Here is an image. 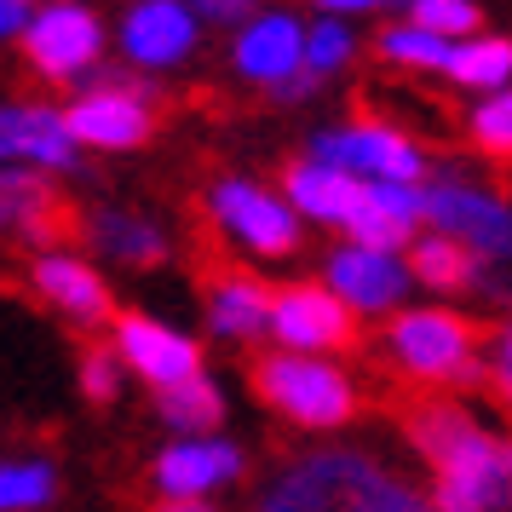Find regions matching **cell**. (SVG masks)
Returning <instances> with one entry per match:
<instances>
[{
	"mask_svg": "<svg viewBox=\"0 0 512 512\" xmlns=\"http://www.w3.org/2000/svg\"><path fill=\"white\" fill-rule=\"evenodd\" d=\"M259 512H426L409 484H397L386 466L351 449L305 455L265 489Z\"/></svg>",
	"mask_w": 512,
	"mask_h": 512,
	"instance_id": "cell-1",
	"label": "cell"
},
{
	"mask_svg": "<svg viewBox=\"0 0 512 512\" xmlns=\"http://www.w3.org/2000/svg\"><path fill=\"white\" fill-rule=\"evenodd\" d=\"M254 397L271 403L277 415H288L294 426H346L357 415V397H351L346 374L317 363V357H294V351H277V357H259L254 369Z\"/></svg>",
	"mask_w": 512,
	"mask_h": 512,
	"instance_id": "cell-2",
	"label": "cell"
},
{
	"mask_svg": "<svg viewBox=\"0 0 512 512\" xmlns=\"http://www.w3.org/2000/svg\"><path fill=\"white\" fill-rule=\"evenodd\" d=\"M397 363L420 380H449V386H478L484 369H478V323H466L455 311H409L386 328Z\"/></svg>",
	"mask_w": 512,
	"mask_h": 512,
	"instance_id": "cell-3",
	"label": "cell"
},
{
	"mask_svg": "<svg viewBox=\"0 0 512 512\" xmlns=\"http://www.w3.org/2000/svg\"><path fill=\"white\" fill-rule=\"evenodd\" d=\"M150 104H156V93H150V81H139V75H93V87L75 98L70 110H64V121H70V139L75 144H98V150H133V144L150 139Z\"/></svg>",
	"mask_w": 512,
	"mask_h": 512,
	"instance_id": "cell-4",
	"label": "cell"
},
{
	"mask_svg": "<svg viewBox=\"0 0 512 512\" xmlns=\"http://www.w3.org/2000/svg\"><path fill=\"white\" fill-rule=\"evenodd\" d=\"M438 512H501L512 507V443L501 438H466L449 461H438Z\"/></svg>",
	"mask_w": 512,
	"mask_h": 512,
	"instance_id": "cell-5",
	"label": "cell"
},
{
	"mask_svg": "<svg viewBox=\"0 0 512 512\" xmlns=\"http://www.w3.org/2000/svg\"><path fill=\"white\" fill-rule=\"evenodd\" d=\"M271 334L288 351H351L357 346V317L340 294L300 282V288L271 294Z\"/></svg>",
	"mask_w": 512,
	"mask_h": 512,
	"instance_id": "cell-6",
	"label": "cell"
},
{
	"mask_svg": "<svg viewBox=\"0 0 512 512\" xmlns=\"http://www.w3.org/2000/svg\"><path fill=\"white\" fill-rule=\"evenodd\" d=\"M98 47H104V29H98V18L87 12V6H75V0L41 6V12L29 18V29H24L29 64H35L41 75H52V81L87 75L93 58H98Z\"/></svg>",
	"mask_w": 512,
	"mask_h": 512,
	"instance_id": "cell-7",
	"label": "cell"
},
{
	"mask_svg": "<svg viewBox=\"0 0 512 512\" xmlns=\"http://www.w3.org/2000/svg\"><path fill=\"white\" fill-rule=\"evenodd\" d=\"M311 156L340 167V173H369V179H392V185H415L426 173V156L403 133L380 127V121H357L346 133H317Z\"/></svg>",
	"mask_w": 512,
	"mask_h": 512,
	"instance_id": "cell-8",
	"label": "cell"
},
{
	"mask_svg": "<svg viewBox=\"0 0 512 512\" xmlns=\"http://www.w3.org/2000/svg\"><path fill=\"white\" fill-rule=\"evenodd\" d=\"M426 219L438 225V236H455L472 254L512 259V208L495 202V196H484V190L432 185L426 190Z\"/></svg>",
	"mask_w": 512,
	"mask_h": 512,
	"instance_id": "cell-9",
	"label": "cell"
},
{
	"mask_svg": "<svg viewBox=\"0 0 512 512\" xmlns=\"http://www.w3.org/2000/svg\"><path fill=\"white\" fill-rule=\"evenodd\" d=\"M213 213H219V225H225L236 242H248V248L265 254V259H282V254L300 248L294 213L282 208L271 190L248 185V179H225V185L213 190Z\"/></svg>",
	"mask_w": 512,
	"mask_h": 512,
	"instance_id": "cell-10",
	"label": "cell"
},
{
	"mask_svg": "<svg viewBox=\"0 0 512 512\" xmlns=\"http://www.w3.org/2000/svg\"><path fill=\"white\" fill-rule=\"evenodd\" d=\"M116 351L150 380V386H162V392L179 386V380H190V374H202L196 340H185L179 328L156 323V317H139V311H121L116 317Z\"/></svg>",
	"mask_w": 512,
	"mask_h": 512,
	"instance_id": "cell-11",
	"label": "cell"
},
{
	"mask_svg": "<svg viewBox=\"0 0 512 512\" xmlns=\"http://www.w3.org/2000/svg\"><path fill=\"white\" fill-rule=\"evenodd\" d=\"M121 47L139 70H167L196 47V18L179 0H139L121 24Z\"/></svg>",
	"mask_w": 512,
	"mask_h": 512,
	"instance_id": "cell-12",
	"label": "cell"
},
{
	"mask_svg": "<svg viewBox=\"0 0 512 512\" xmlns=\"http://www.w3.org/2000/svg\"><path fill=\"white\" fill-rule=\"evenodd\" d=\"M0 231H18L24 242H35V248H52L58 236L75 231V219H70V208L52 196L47 179L6 167V173H0Z\"/></svg>",
	"mask_w": 512,
	"mask_h": 512,
	"instance_id": "cell-13",
	"label": "cell"
},
{
	"mask_svg": "<svg viewBox=\"0 0 512 512\" xmlns=\"http://www.w3.org/2000/svg\"><path fill=\"white\" fill-rule=\"evenodd\" d=\"M0 162L70 167L75 162L70 121L47 104H0Z\"/></svg>",
	"mask_w": 512,
	"mask_h": 512,
	"instance_id": "cell-14",
	"label": "cell"
},
{
	"mask_svg": "<svg viewBox=\"0 0 512 512\" xmlns=\"http://www.w3.org/2000/svg\"><path fill=\"white\" fill-rule=\"evenodd\" d=\"M328 288L351 305V311H386L409 294V271L392 254H374V248H340L328 259Z\"/></svg>",
	"mask_w": 512,
	"mask_h": 512,
	"instance_id": "cell-15",
	"label": "cell"
},
{
	"mask_svg": "<svg viewBox=\"0 0 512 512\" xmlns=\"http://www.w3.org/2000/svg\"><path fill=\"white\" fill-rule=\"evenodd\" d=\"M156 484L167 489V495H208V489L231 484L236 472H242V449L236 443H173V449H162L156 455Z\"/></svg>",
	"mask_w": 512,
	"mask_h": 512,
	"instance_id": "cell-16",
	"label": "cell"
},
{
	"mask_svg": "<svg viewBox=\"0 0 512 512\" xmlns=\"http://www.w3.org/2000/svg\"><path fill=\"white\" fill-rule=\"evenodd\" d=\"M305 64V35L294 18H282V12H265L242 41H236V70L248 75V81H265V87H277L288 75Z\"/></svg>",
	"mask_w": 512,
	"mask_h": 512,
	"instance_id": "cell-17",
	"label": "cell"
},
{
	"mask_svg": "<svg viewBox=\"0 0 512 512\" xmlns=\"http://www.w3.org/2000/svg\"><path fill=\"white\" fill-rule=\"evenodd\" d=\"M282 185H288V202L300 213L334 219V225H346L351 213L363 208V196H369V185L357 173H340V167H328V162H294L282 173Z\"/></svg>",
	"mask_w": 512,
	"mask_h": 512,
	"instance_id": "cell-18",
	"label": "cell"
},
{
	"mask_svg": "<svg viewBox=\"0 0 512 512\" xmlns=\"http://www.w3.org/2000/svg\"><path fill=\"white\" fill-rule=\"evenodd\" d=\"M35 288H41L58 311H70L75 323H104V317H110V288H104V277L87 271V265L70 259V254L41 259V265H35Z\"/></svg>",
	"mask_w": 512,
	"mask_h": 512,
	"instance_id": "cell-19",
	"label": "cell"
},
{
	"mask_svg": "<svg viewBox=\"0 0 512 512\" xmlns=\"http://www.w3.org/2000/svg\"><path fill=\"white\" fill-rule=\"evenodd\" d=\"M208 323L225 340H254L259 328H271V288L242 271H219L208 288Z\"/></svg>",
	"mask_w": 512,
	"mask_h": 512,
	"instance_id": "cell-20",
	"label": "cell"
},
{
	"mask_svg": "<svg viewBox=\"0 0 512 512\" xmlns=\"http://www.w3.org/2000/svg\"><path fill=\"white\" fill-rule=\"evenodd\" d=\"M93 242L110 259H121V265H162V259H167V236L156 231L150 219L121 213V208H104L93 219Z\"/></svg>",
	"mask_w": 512,
	"mask_h": 512,
	"instance_id": "cell-21",
	"label": "cell"
},
{
	"mask_svg": "<svg viewBox=\"0 0 512 512\" xmlns=\"http://www.w3.org/2000/svg\"><path fill=\"white\" fill-rule=\"evenodd\" d=\"M409 271H415L420 282H432L438 294L478 288V259H472V248H466V242H455V236H426V242H415Z\"/></svg>",
	"mask_w": 512,
	"mask_h": 512,
	"instance_id": "cell-22",
	"label": "cell"
},
{
	"mask_svg": "<svg viewBox=\"0 0 512 512\" xmlns=\"http://www.w3.org/2000/svg\"><path fill=\"white\" fill-rule=\"evenodd\" d=\"M156 409H162V420L173 432H213L225 420V397H219V386H213L208 374H190L179 386L156 392Z\"/></svg>",
	"mask_w": 512,
	"mask_h": 512,
	"instance_id": "cell-23",
	"label": "cell"
},
{
	"mask_svg": "<svg viewBox=\"0 0 512 512\" xmlns=\"http://www.w3.org/2000/svg\"><path fill=\"white\" fill-rule=\"evenodd\" d=\"M409 438H415V449L426 461L438 466V461H449L466 438H478V426H472V415H461L455 403H420L415 415H409Z\"/></svg>",
	"mask_w": 512,
	"mask_h": 512,
	"instance_id": "cell-24",
	"label": "cell"
},
{
	"mask_svg": "<svg viewBox=\"0 0 512 512\" xmlns=\"http://www.w3.org/2000/svg\"><path fill=\"white\" fill-rule=\"evenodd\" d=\"M380 58L386 64H403V70H449V58H455V47L443 41V35H432V29H386L380 35Z\"/></svg>",
	"mask_w": 512,
	"mask_h": 512,
	"instance_id": "cell-25",
	"label": "cell"
},
{
	"mask_svg": "<svg viewBox=\"0 0 512 512\" xmlns=\"http://www.w3.org/2000/svg\"><path fill=\"white\" fill-rule=\"evenodd\" d=\"M512 75V41H472V47H455L449 58V81L461 87H501Z\"/></svg>",
	"mask_w": 512,
	"mask_h": 512,
	"instance_id": "cell-26",
	"label": "cell"
},
{
	"mask_svg": "<svg viewBox=\"0 0 512 512\" xmlns=\"http://www.w3.org/2000/svg\"><path fill=\"white\" fill-rule=\"evenodd\" d=\"M41 501H52V466L41 461L0 466V512H29Z\"/></svg>",
	"mask_w": 512,
	"mask_h": 512,
	"instance_id": "cell-27",
	"label": "cell"
},
{
	"mask_svg": "<svg viewBox=\"0 0 512 512\" xmlns=\"http://www.w3.org/2000/svg\"><path fill=\"white\" fill-rule=\"evenodd\" d=\"M346 231H351V242H357V248H374V254H386V248H403V242H409V225H403V219H392V213L380 208L374 196H363V208L346 219Z\"/></svg>",
	"mask_w": 512,
	"mask_h": 512,
	"instance_id": "cell-28",
	"label": "cell"
},
{
	"mask_svg": "<svg viewBox=\"0 0 512 512\" xmlns=\"http://www.w3.org/2000/svg\"><path fill=\"white\" fill-rule=\"evenodd\" d=\"M472 139H478L484 156H501L507 162L512 156V93H495L489 104L472 110Z\"/></svg>",
	"mask_w": 512,
	"mask_h": 512,
	"instance_id": "cell-29",
	"label": "cell"
},
{
	"mask_svg": "<svg viewBox=\"0 0 512 512\" xmlns=\"http://www.w3.org/2000/svg\"><path fill=\"white\" fill-rule=\"evenodd\" d=\"M484 24V12L472 0H415V29H432V35H466V29Z\"/></svg>",
	"mask_w": 512,
	"mask_h": 512,
	"instance_id": "cell-30",
	"label": "cell"
},
{
	"mask_svg": "<svg viewBox=\"0 0 512 512\" xmlns=\"http://www.w3.org/2000/svg\"><path fill=\"white\" fill-rule=\"evenodd\" d=\"M351 58V35L334 18L328 24H317L311 35H305V70H317V75H328V70H340Z\"/></svg>",
	"mask_w": 512,
	"mask_h": 512,
	"instance_id": "cell-31",
	"label": "cell"
},
{
	"mask_svg": "<svg viewBox=\"0 0 512 512\" xmlns=\"http://www.w3.org/2000/svg\"><path fill=\"white\" fill-rule=\"evenodd\" d=\"M81 392L93 397V403H110V397L121 392V363L104 346L81 351Z\"/></svg>",
	"mask_w": 512,
	"mask_h": 512,
	"instance_id": "cell-32",
	"label": "cell"
},
{
	"mask_svg": "<svg viewBox=\"0 0 512 512\" xmlns=\"http://www.w3.org/2000/svg\"><path fill=\"white\" fill-rule=\"evenodd\" d=\"M202 18H213V24H236V18H248L254 12V0H190Z\"/></svg>",
	"mask_w": 512,
	"mask_h": 512,
	"instance_id": "cell-33",
	"label": "cell"
},
{
	"mask_svg": "<svg viewBox=\"0 0 512 512\" xmlns=\"http://www.w3.org/2000/svg\"><path fill=\"white\" fill-rule=\"evenodd\" d=\"M317 81H323V75H317V70H305V64H300V70L288 75V81H277L271 93H277L282 104H294V98H311V93H317Z\"/></svg>",
	"mask_w": 512,
	"mask_h": 512,
	"instance_id": "cell-34",
	"label": "cell"
},
{
	"mask_svg": "<svg viewBox=\"0 0 512 512\" xmlns=\"http://www.w3.org/2000/svg\"><path fill=\"white\" fill-rule=\"evenodd\" d=\"M495 392L512 403V328L501 334V357H495Z\"/></svg>",
	"mask_w": 512,
	"mask_h": 512,
	"instance_id": "cell-35",
	"label": "cell"
},
{
	"mask_svg": "<svg viewBox=\"0 0 512 512\" xmlns=\"http://www.w3.org/2000/svg\"><path fill=\"white\" fill-rule=\"evenodd\" d=\"M24 6H29V0H0V41H6V35H18V29H29Z\"/></svg>",
	"mask_w": 512,
	"mask_h": 512,
	"instance_id": "cell-36",
	"label": "cell"
},
{
	"mask_svg": "<svg viewBox=\"0 0 512 512\" xmlns=\"http://www.w3.org/2000/svg\"><path fill=\"white\" fill-rule=\"evenodd\" d=\"M150 512H213L202 495H167L162 507H150Z\"/></svg>",
	"mask_w": 512,
	"mask_h": 512,
	"instance_id": "cell-37",
	"label": "cell"
},
{
	"mask_svg": "<svg viewBox=\"0 0 512 512\" xmlns=\"http://www.w3.org/2000/svg\"><path fill=\"white\" fill-rule=\"evenodd\" d=\"M323 12H369V6H380V0H317Z\"/></svg>",
	"mask_w": 512,
	"mask_h": 512,
	"instance_id": "cell-38",
	"label": "cell"
}]
</instances>
